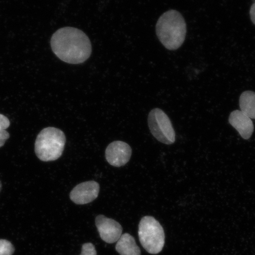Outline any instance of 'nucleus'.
<instances>
[{
	"instance_id": "f257e3e1",
	"label": "nucleus",
	"mask_w": 255,
	"mask_h": 255,
	"mask_svg": "<svg viewBox=\"0 0 255 255\" xmlns=\"http://www.w3.org/2000/svg\"><path fill=\"white\" fill-rule=\"evenodd\" d=\"M51 47L55 55L62 61L78 65L87 61L91 55V41L84 31L66 27L53 34Z\"/></svg>"
},
{
	"instance_id": "f03ea898",
	"label": "nucleus",
	"mask_w": 255,
	"mask_h": 255,
	"mask_svg": "<svg viewBox=\"0 0 255 255\" xmlns=\"http://www.w3.org/2000/svg\"><path fill=\"white\" fill-rule=\"evenodd\" d=\"M187 25L179 12L170 9L159 18L156 24V34L167 49L175 50L180 48L186 39Z\"/></svg>"
},
{
	"instance_id": "7ed1b4c3",
	"label": "nucleus",
	"mask_w": 255,
	"mask_h": 255,
	"mask_svg": "<svg viewBox=\"0 0 255 255\" xmlns=\"http://www.w3.org/2000/svg\"><path fill=\"white\" fill-rule=\"evenodd\" d=\"M66 144L62 130L54 127L43 129L37 135L35 152L41 161H53L61 157Z\"/></svg>"
},
{
	"instance_id": "20e7f679",
	"label": "nucleus",
	"mask_w": 255,
	"mask_h": 255,
	"mask_svg": "<svg viewBox=\"0 0 255 255\" xmlns=\"http://www.w3.org/2000/svg\"><path fill=\"white\" fill-rule=\"evenodd\" d=\"M138 235L140 243L151 254H157L165 244L163 228L157 220L151 216L143 217L139 222Z\"/></svg>"
},
{
	"instance_id": "39448f33",
	"label": "nucleus",
	"mask_w": 255,
	"mask_h": 255,
	"mask_svg": "<svg viewBox=\"0 0 255 255\" xmlns=\"http://www.w3.org/2000/svg\"><path fill=\"white\" fill-rule=\"evenodd\" d=\"M149 129L159 142L170 145L175 142V134L173 126L167 114L158 108L152 110L148 119Z\"/></svg>"
},
{
	"instance_id": "423d86ee",
	"label": "nucleus",
	"mask_w": 255,
	"mask_h": 255,
	"mask_svg": "<svg viewBox=\"0 0 255 255\" xmlns=\"http://www.w3.org/2000/svg\"><path fill=\"white\" fill-rule=\"evenodd\" d=\"M95 224L101 239L108 244L116 243L123 235L122 226L114 219L99 215Z\"/></svg>"
},
{
	"instance_id": "0eeeda50",
	"label": "nucleus",
	"mask_w": 255,
	"mask_h": 255,
	"mask_svg": "<svg viewBox=\"0 0 255 255\" xmlns=\"http://www.w3.org/2000/svg\"><path fill=\"white\" fill-rule=\"evenodd\" d=\"M132 155V149L125 142L116 141L110 143L105 151L108 163L114 167L124 166L128 162Z\"/></svg>"
},
{
	"instance_id": "6e6552de",
	"label": "nucleus",
	"mask_w": 255,
	"mask_h": 255,
	"mask_svg": "<svg viewBox=\"0 0 255 255\" xmlns=\"http://www.w3.org/2000/svg\"><path fill=\"white\" fill-rule=\"evenodd\" d=\"M100 189V184L96 181H86L77 185L72 190L70 198L76 205H86L97 198Z\"/></svg>"
},
{
	"instance_id": "1a4fd4ad",
	"label": "nucleus",
	"mask_w": 255,
	"mask_h": 255,
	"mask_svg": "<svg viewBox=\"0 0 255 255\" xmlns=\"http://www.w3.org/2000/svg\"><path fill=\"white\" fill-rule=\"evenodd\" d=\"M229 122L245 139L251 138L254 132L253 121L241 111H233L229 118Z\"/></svg>"
},
{
	"instance_id": "9d476101",
	"label": "nucleus",
	"mask_w": 255,
	"mask_h": 255,
	"mask_svg": "<svg viewBox=\"0 0 255 255\" xmlns=\"http://www.w3.org/2000/svg\"><path fill=\"white\" fill-rule=\"evenodd\" d=\"M116 250L121 255H141L135 239L129 234H124L117 241Z\"/></svg>"
},
{
	"instance_id": "9b49d317",
	"label": "nucleus",
	"mask_w": 255,
	"mask_h": 255,
	"mask_svg": "<svg viewBox=\"0 0 255 255\" xmlns=\"http://www.w3.org/2000/svg\"><path fill=\"white\" fill-rule=\"evenodd\" d=\"M241 111L251 119L255 120V92L247 91L243 92L239 100Z\"/></svg>"
},
{
	"instance_id": "f8f14e48",
	"label": "nucleus",
	"mask_w": 255,
	"mask_h": 255,
	"mask_svg": "<svg viewBox=\"0 0 255 255\" xmlns=\"http://www.w3.org/2000/svg\"><path fill=\"white\" fill-rule=\"evenodd\" d=\"M14 250L13 245L10 242L0 239V255H12Z\"/></svg>"
},
{
	"instance_id": "ddd939ff",
	"label": "nucleus",
	"mask_w": 255,
	"mask_h": 255,
	"mask_svg": "<svg viewBox=\"0 0 255 255\" xmlns=\"http://www.w3.org/2000/svg\"><path fill=\"white\" fill-rule=\"evenodd\" d=\"M81 255H97L94 245L91 243L83 245Z\"/></svg>"
},
{
	"instance_id": "4468645a",
	"label": "nucleus",
	"mask_w": 255,
	"mask_h": 255,
	"mask_svg": "<svg viewBox=\"0 0 255 255\" xmlns=\"http://www.w3.org/2000/svg\"><path fill=\"white\" fill-rule=\"evenodd\" d=\"M9 126H10V123L7 118L0 114V129L5 130Z\"/></svg>"
},
{
	"instance_id": "2eb2a0df",
	"label": "nucleus",
	"mask_w": 255,
	"mask_h": 255,
	"mask_svg": "<svg viewBox=\"0 0 255 255\" xmlns=\"http://www.w3.org/2000/svg\"><path fill=\"white\" fill-rule=\"evenodd\" d=\"M9 138V134L5 130L0 129V148L5 144L6 140Z\"/></svg>"
},
{
	"instance_id": "dca6fc26",
	"label": "nucleus",
	"mask_w": 255,
	"mask_h": 255,
	"mask_svg": "<svg viewBox=\"0 0 255 255\" xmlns=\"http://www.w3.org/2000/svg\"><path fill=\"white\" fill-rule=\"evenodd\" d=\"M250 16L252 21L255 25V2L251 7Z\"/></svg>"
},
{
	"instance_id": "f3484780",
	"label": "nucleus",
	"mask_w": 255,
	"mask_h": 255,
	"mask_svg": "<svg viewBox=\"0 0 255 255\" xmlns=\"http://www.w3.org/2000/svg\"><path fill=\"white\" fill-rule=\"evenodd\" d=\"M1 181H0V191H1Z\"/></svg>"
},
{
	"instance_id": "a211bd4d",
	"label": "nucleus",
	"mask_w": 255,
	"mask_h": 255,
	"mask_svg": "<svg viewBox=\"0 0 255 255\" xmlns=\"http://www.w3.org/2000/svg\"><path fill=\"white\" fill-rule=\"evenodd\" d=\"M254 2H255V0H253Z\"/></svg>"
}]
</instances>
